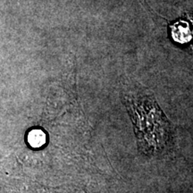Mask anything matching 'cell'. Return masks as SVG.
<instances>
[{
  "label": "cell",
  "mask_w": 193,
  "mask_h": 193,
  "mask_svg": "<svg viewBox=\"0 0 193 193\" xmlns=\"http://www.w3.org/2000/svg\"><path fill=\"white\" fill-rule=\"evenodd\" d=\"M125 105L135 127L140 151L153 154L164 149L170 138V126L153 96H126Z\"/></svg>",
  "instance_id": "obj_1"
},
{
  "label": "cell",
  "mask_w": 193,
  "mask_h": 193,
  "mask_svg": "<svg viewBox=\"0 0 193 193\" xmlns=\"http://www.w3.org/2000/svg\"><path fill=\"white\" fill-rule=\"evenodd\" d=\"M168 31L176 46L193 55V12L183 14L169 24Z\"/></svg>",
  "instance_id": "obj_2"
},
{
  "label": "cell",
  "mask_w": 193,
  "mask_h": 193,
  "mask_svg": "<svg viewBox=\"0 0 193 193\" xmlns=\"http://www.w3.org/2000/svg\"><path fill=\"white\" fill-rule=\"evenodd\" d=\"M29 143L33 147H39L45 144L46 136L45 133L40 130H33L29 133L28 136Z\"/></svg>",
  "instance_id": "obj_3"
}]
</instances>
